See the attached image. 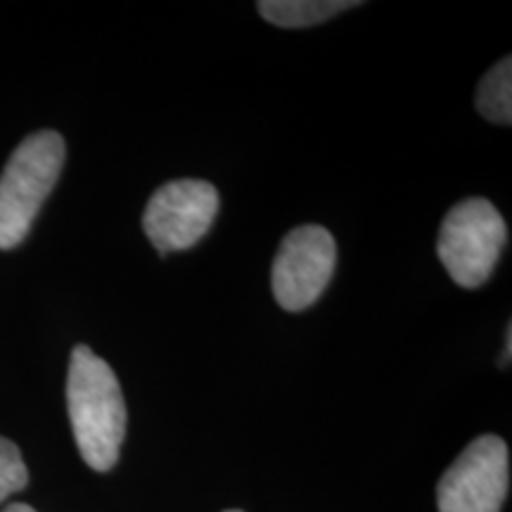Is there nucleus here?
I'll use <instances>...</instances> for the list:
<instances>
[{"mask_svg": "<svg viewBox=\"0 0 512 512\" xmlns=\"http://www.w3.org/2000/svg\"><path fill=\"white\" fill-rule=\"evenodd\" d=\"M67 411L81 458L107 472L117 465L126 439V403L110 363L91 349L74 347L67 375Z\"/></svg>", "mask_w": 512, "mask_h": 512, "instance_id": "f257e3e1", "label": "nucleus"}, {"mask_svg": "<svg viewBox=\"0 0 512 512\" xmlns=\"http://www.w3.org/2000/svg\"><path fill=\"white\" fill-rule=\"evenodd\" d=\"M228 512H240V510H228Z\"/></svg>", "mask_w": 512, "mask_h": 512, "instance_id": "f8f14e48", "label": "nucleus"}, {"mask_svg": "<svg viewBox=\"0 0 512 512\" xmlns=\"http://www.w3.org/2000/svg\"><path fill=\"white\" fill-rule=\"evenodd\" d=\"M510 351H512V328L508 325V332H505V356L501 358V366H508L510 363Z\"/></svg>", "mask_w": 512, "mask_h": 512, "instance_id": "9d476101", "label": "nucleus"}, {"mask_svg": "<svg viewBox=\"0 0 512 512\" xmlns=\"http://www.w3.org/2000/svg\"><path fill=\"white\" fill-rule=\"evenodd\" d=\"M337 266V245L330 230L323 226H299L275 254L271 285L275 302L285 311H304L332 280Z\"/></svg>", "mask_w": 512, "mask_h": 512, "instance_id": "423d86ee", "label": "nucleus"}, {"mask_svg": "<svg viewBox=\"0 0 512 512\" xmlns=\"http://www.w3.org/2000/svg\"><path fill=\"white\" fill-rule=\"evenodd\" d=\"M510 486L508 446L486 434L472 441L441 477L439 512H501Z\"/></svg>", "mask_w": 512, "mask_h": 512, "instance_id": "20e7f679", "label": "nucleus"}, {"mask_svg": "<svg viewBox=\"0 0 512 512\" xmlns=\"http://www.w3.org/2000/svg\"><path fill=\"white\" fill-rule=\"evenodd\" d=\"M356 5L358 3H349V0H261L256 10L275 27L299 29L328 22L339 12L356 8Z\"/></svg>", "mask_w": 512, "mask_h": 512, "instance_id": "0eeeda50", "label": "nucleus"}, {"mask_svg": "<svg viewBox=\"0 0 512 512\" xmlns=\"http://www.w3.org/2000/svg\"><path fill=\"white\" fill-rule=\"evenodd\" d=\"M29 484V470L24 465L22 453L10 439L0 437V503H5L12 494L24 491Z\"/></svg>", "mask_w": 512, "mask_h": 512, "instance_id": "1a4fd4ad", "label": "nucleus"}, {"mask_svg": "<svg viewBox=\"0 0 512 512\" xmlns=\"http://www.w3.org/2000/svg\"><path fill=\"white\" fill-rule=\"evenodd\" d=\"M3 512H36V510L31 508V505H27V503H10Z\"/></svg>", "mask_w": 512, "mask_h": 512, "instance_id": "9b49d317", "label": "nucleus"}, {"mask_svg": "<svg viewBox=\"0 0 512 512\" xmlns=\"http://www.w3.org/2000/svg\"><path fill=\"white\" fill-rule=\"evenodd\" d=\"M219 190L207 181L181 178L162 185L147 202L143 228L159 254L197 245L219 214Z\"/></svg>", "mask_w": 512, "mask_h": 512, "instance_id": "39448f33", "label": "nucleus"}, {"mask_svg": "<svg viewBox=\"0 0 512 512\" xmlns=\"http://www.w3.org/2000/svg\"><path fill=\"white\" fill-rule=\"evenodd\" d=\"M477 112L494 124L508 126L512 121V60L503 57L489 74L479 81L475 95Z\"/></svg>", "mask_w": 512, "mask_h": 512, "instance_id": "6e6552de", "label": "nucleus"}, {"mask_svg": "<svg viewBox=\"0 0 512 512\" xmlns=\"http://www.w3.org/2000/svg\"><path fill=\"white\" fill-rule=\"evenodd\" d=\"M508 245V226L489 200L470 197L458 202L441 221L439 261L460 287L475 290L491 278Z\"/></svg>", "mask_w": 512, "mask_h": 512, "instance_id": "7ed1b4c3", "label": "nucleus"}, {"mask_svg": "<svg viewBox=\"0 0 512 512\" xmlns=\"http://www.w3.org/2000/svg\"><path fill=\"white\" fill-rule=\"evenodd\" d=\"M67 147L60 133L24 138L0 174V249L22 245L62 174Z\"/></svg>", "mask_w": 512, "mask_h": 512, "instance_id": "f03ea898", "label": "nucleus"}]
</instances>
